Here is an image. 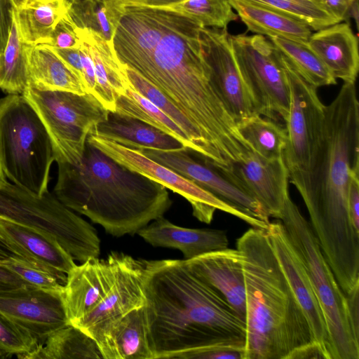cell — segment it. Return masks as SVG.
Wrapping results in <instances>:
<instances>
[{
	"mask_svg": "<svg viewBox=\"0 0 359 359\" xmlns=\"http://www.w3.org/2000/svg\"><path fill=\"white\" fill-rule=\"evenodd\" d=\"M125 69L133 88L174 121L194 145L196 149L195 157L210 165V154L200 134L190 121L152 84L130 68L125 66Z\"/></svg>",
	"mask_w": 359,
	"mask_h": 359,
	"instance_id": "35",
	"label": "cell"
},
{
	"mask_svg": "<svg viewBox=\"0 0 359 359\" xmlns=\"http://www.w3.org/2000/svg\"><path fill=\"white\" fill-rule=\"evenodd\" d=\"M315 1H320V0H315Z\"/></svg>",
	"mask_w": 359,
	"mask_h": 359,
	"instance_id": "56",
	"label": "cell"
},
{
	"mask_svg": "<svg viewBox=\"0 0 359 359\" xmlns=\"http://www.w3.org/2000/svg\"><path fill=\"white\" fill-rule=\"evenodd\" d=\"M266 232L281 270L307 319L314 340L321 344L331 356L323 313L299 254L280 219L270 222Z\"/></svg>",
	"mask_w": 359,
	"mask_h": 359,
	"instance_id": "17",
	"label": "cell"
},
{
	"mask_svg": "<svg viewBox=\"0 0 359 359\" xmlns=\"http://www.w3.org/2000/svg\"><path fill=\"white\" fill-rule=\"evenodd\" d=\"M279 53L290 91L283 158L289 173H292L304 170L309 163L323 122L325 105L318 96V88L307 82Z\"/></svg>",
	"mask_w": 359,
	"mask_h": 359,
	"instance_id": "10",
	"label": "cell"
},
{
	"mask_svg": "<svg viewBox=\"0 0 359 359\" xmlns=\"http://www.w3.org/2000/svg\"><path fill=\"white\" fill-rule=\"evenodd\" d=\"M217 170L258 201L269 217L280 218L290 197L289 172L283 156L268 159L250 149L238 161Z\"/></svg>",
	"mask_w": 359,
	"mask_h": 359,
	"instance_id": "12",
	"label": "cell"
},
{
	"mask_svg": "<svg viewBox=\"0 0 359 359\" xmlns=\"http://www.w3.org/2000/svg\"><path fill=\"white\" fill-rule=\"evenodd\" d=\"M13 255H14L13 252L9 249V248L0 238V260L7 259Z\"/></svg>",
	"mask_w": 359,
	"mask_h": 359,
	"instance_id": "51",
	"label": "cell"
},
{
	"mask_svg": "<svg viewBox=\"0 0 359 359\" xmlns=\"http://www.w3.org/2000/svg\"><path fill=\"white\" fill-rule=\"evenodd\" d=\"M87 140L125 168L142 174L184 197L191 205L193 215L210 224L217 210L231 214L255 228L266 229L268 224L252 213L228 203L172 170L156 163L137 149L89 134Z\"/></svg>",
	"mask_w": 359,
	"mask_h": 359,
	"instance_id": "9",
	"label": "cell"
},
{
	"mask_svg": "<svg viewBox=\"0 0 359 359\" xmlns=\"http://www.w3.org/2000/svg\"><path fill=\"white\" fill-rule=\"evenodd\" d=\"M269 39L310 84L319 88L337 83V79L309 47L307 42L278 36Z\"/></svg>",
	"mask_w": 359,
	"mask_h": 359,
	"instance_id": "33",
	"label": "cell"
},
{
	"mask_svg": "<svg viewBox=\"0 0 359 359\" xmlns=\"http://www.w3.org/2000/svg\"><path fill=\"white\" fill-rule=\"evenodd\" d=\"M0 238L14 255L67 274L74 259L52 236L0 216Z\"/></svg>",
	"mask_w": 359,
	"mask_h": 359,
	"instance_id": "20",
	"label": "cell"
},
{
	"mask_svg": "<svg viewBox=\"0 0 359 359\" xmlns=\"http://www.w3.org/2000/svg\"><path fill=\"white\" fill-rule=\"evenodd\" d=\"M57 163L55 197L113 236L136 234L172 205L163 184L125 168L88 140L79 163Z\"/></svg>",
	"mask_w": 359,
	"mask_h": 359,
	"instance_id": "3",
	"label": "cell"
},
{
	"mask_svg": "<svg viewBox=\"0 0 359 359\" xmlns=\"http://www.w3.org/2000/svg\"><path fill=\"white\" fill-rule=\"evenodd\" d=\"M137 234L154 247L177 249L185 260L228 248L225 231L190 229L159 217L140 229Z\"/></svg>",
	"mask_w": 359,
	"mask_h": 359,
	"instance_id": "22",
	"label": "cell"
},
{
	"mask_svg": "<svg viewBox=\"0 0 359 359\" xmlns=\"http://www.w3.org/2000/svg\"><path fill=\"white\" fill-rule=\"evenodd\" d=\"M238 128L250 149L259 156L268 159L283 156L287 133L279 122L255 114L238 123Z\"/></svg>",
	"mask_w": 359,
	"mask_h": 359,
	"instance_id": "32",
	"label": "cell"
},
{
	"mask_svg": "<svg viewBox=\"0 0 359 359\" xmlns=\"http://www.w3.org/2000/svg\"><path fill=\"white\" fill-rule=\"evenodd\" d=\"M93 339L103 359H154L145 304L107 324Z\"/></svg>",
	"mask_w": 359,
	"mask_h": 359,
	"instance_id": "21",
	"label": "cell"
},
{
	"mask_svg": "<svg viewBox=\"0 0 359 359\" xmlns=\"http://www.w3.org/2000/svg\"><path fill=\"white\" fill-rule=\"evenodd\" d=\"M248 29L266 37L307 42L311 28L304 22L252 0H229Z\"/></svg>",
	"mask_w": 359,
	"mask_h": 359,
	"instance_id": "27",
	"label": "cell"
},
{
	"mask_svg": "<svg viewBox=\"0 0 359 359\" xmlns=\"http://www.w3.org/2000/svg\"><path fill=\"white\" fill-rule=\"evenodd\" d=\"M81 44L79 27L67 13L55 25L47 45L55 48H79Z\"/></svg>",
	"mask_w": 359,
	"mask_h": 359,
	"instance_id": "40",
	"label": "cell"
},
{
	"mask_svg": "<svg viewBox=\"0 0 359 359\" xmlns=\"http://www.w3.org/2000/svg\"><path fill=\"white\" fill-rule=\"evenodd\" d=\"M27 284L18 276L0 266V290L15 288Z\"/></svg>",
	"mask_w": 359,
	"mask_h": 359,
	"instance_id": "48",
	"label": "cell"
},
{
	"mask_svg": "<svg viewBox=\"0 0 359 359\" xmlns=\"http://www.w3.org/2000/svg\"><path fill=\"white\" fill-rule=\"evenodd\" d=\"M52 48V47H51ZM55 53L75 72L81 81L82 64L80 48H55Z\"/></svg>",
	"mask_w": 359,
	"mask_h": 359,
	"instance_id": "47",
	"label": "cell"
},
{
	"mask_svg": "<svg viewBox=\"0 0 359 359\" xmlns=\"http://www.w3.org/2000/svg\"><path fill=\"white\" fill-rule=\"evenodd\" d=\"M173 14L159 8L126 6L112 39L121 63L133 71L142 65L169 27Z\"/></svg>",
	"mask_w": 359,
	"mask_h": 359,
	"instance_id": "16",
	"label": "cell"
},
{
	"mask_svg": "<svg viewBox=\"0 0 359 359\" xmlns=\"http://www.w3.org/2000/svg\"><path fill=\"white\" fill-rule=\"evenodd\" d=\"M14 6L11 0H0V54L9 36L13 19Z\"/></svg>",
	"mask_w": 359,
	"mask_h": 359,
	"instance_id": "43",
	"label": "cell"
},
{
	"mask_svg": "<svg viewBox=\"0 0 359 359\" xmlns=\"http://www.w3.org/2000/svg\"><path fill=\"white\" fill-rule=\"evenodd\" d=\"M7 178L6 177L3 170L1 168V163H0V189L4 187L8 183Z\"/></svg>",
	"mask_w": 359,
	"mask_h": 359,
	"instance_id": "52",
	"label": "cell"
},
{
	"mask_svg": "<svg viewBox=\"0 0 359 359\" xmlns=\"http://www.w3.org/2000/svg\"><path fill=\"white\" fill-rule=\"evenodd\" d=\"M31 359H103L96 341L78 327L68 325L52 334L28 353Z\"/></svg>",
	"mask_w": 359,
	"mask_h": 359,
	"instance_id": "29",
	"label": "cell"
},
{
	"mask_svg": "<svg viewBox=\"0 0 359 359\" xmlns=\"http://www.w3.org/2000/svg\"><path fill=\"white\" fill-rule=\"evenodd\" d=\"M90 133L137 150H170L184 147L159 129L116 111H109L107 118L94 126Z\"/></svg>",
	"mask_w": 359,
	"mask_h": 359,
	"instance_id": "25",
	"label": "cell"
},
{
	"mask_svg": "<svg viewBox=\"0 0 359 359\" xmlns=\"http://www.w3.org/2000/svg\"><path fill=\"white\" fill-rule=\"evenodd\" d=\"M285 359H331V356L321 344L314 340L295 348Z\"/></svg>",
	"mask_w": 359,
	"mask_h": 359,
	"instance_id": "42",
	"label": "cell"
},
{
	"mask_svg": "<svg viewBox=\"0 0 359 359\" xmlns=\"http://www.w3.org/2000/svg\"><path fill=\"white\" fill-rule=\"evenodd\" d=\"M0 313L28 330L39 345L53 332L70 325L62 292L32 285L0 290Z\"/></svg>",
	"mask_w": 359,
	"mask_h": 359,
	"instance_id": "14",
	"label": "cell"
},
{
	"mask_svg": "<svg viewBox=\"0 0 359 359\" xmlns=\"http://www.w3.org/2000/svg\"><path fill=\"white\" fill-rule=\"evenodd\" d=\"M55 154L36 112L22 94L0 99V163L11 183L41 196L48 193Z\"/></svg>",
	"mask_w": 359,
	"mask_h": 359,
	"instance_id": "5",
	"label": "cell"
},
{
	"mask_svg": "<svg viewBox=\"0 0 359 359\" xmlns=\"http://www.w3.org/2000/svg\"><path fill=\"white\" fill-rule=\"evenodd\" d=\"M67 13L64 0H25L14 8L22 41L27 45L47 44L55 25Z\"/></svg>",
	"mask_w": 359,
	"mask_h": 359,
	"instance_id": "28",
	"label": "cell"
},
{
	"mask_svg": "<svg viewBox=\"0 0 359 359\" xmlns=\"http://www.w3.org/2000/svg\"><path fill=\"white\" fill-rule=\"evenodd\" d=\"M159 8L179 13L203 27L226 29L229 23L238 19L229 0H183Z\"/></svg>",
	"mask_w": 359,
	"mask_h": 359,
	"instance_id": "36",
	"label": "cell"
},
{
	"mask_svg": "<svg viewBox=\"0 0 359 359\" xmlns=\"http://www.w3.org/2000/svg\"><path fill=\"white\" fill-rule=\"evenodd\" d=\"M199 39L211 79L237 125L257 114L237 67L226 28L201 27Z\"/></svg>",
	"mask_w": 359,
	"mask_h": 359,
	"instance_id": "13",
	"label": "cell"
},
{
	"mask_svg": "<svg viewBox=\"0 0 359 359\" xmlns=\"http://www.w3.org/2000/svg\"><path fill=\"white\" fill-rule=\"evenodd\" d=\"M1 358H3V356H2L1 355H0V359H1Z\"/></svg>",
	"mask_w": 359,
	"mask_h": 359,
	"instance_id": "55",
	"label": "cell"
},
{
	"mask_svg": "<svg viewBox=\"0 0 359 359\" xmlns=\"http://www.w3.org/2000/svg\"><path fill=\"white\" fill-rule=\"evenodd\" d=\"M309 47L332 76L355 83L359 70L358 43L349 23L338 22L311 34Z\"/></svg>",
	"mask_w": 359,
	"mask_h": 359,
	"instance_id": "23",
	"label": "cell"
},
{
	"mask_svg": "<svg viewBox=\"0 0 359 359\" xmlns=\"http://www.w3.org/2000/svg\"><path fill=\"white\" fill-rule=\"evenodd\" d=\"M26 46L13 17L6 46L0 54V90L4 93L22 94L28 86Z\"/></svg>",
	"mask_w": 359,
	"mask_h": 359,
	"instance_id": "34",
	"label": "cell"
},
{
	"mask_svg": "<svg viewBox=\"0 0 359 359\" xmlns=\"http://www.w3.org/2000/svg\"><path fill=\"white\" fill-rule=\"evenodd\" d=\"M79 34L94 64L96 79L94 97L107 110L115 111L117 99L130 85L125 65L116 57L112 42L88 29L79 27Z\"/></svg>",
	"mask_w": 359,
	"mask_h": 359,
	"instance_id": "24",
	"label": "cell"
},
{
	"mask_svg": "<svg viewBox=\"0 0 359 359\" xmlns=\"http://www.w3.org/2000/svg\"><path fill=\"white\" fill-rule=\"evenodd\" d=\"M115 111L159 129L179 141L196 156L194 145L181 128L156 105L136 91L131 84L125 93L117 99Z\"/></svg>",
	"mask_w": 359,
	"mask_h": 359,
	"instance_id": "30",
	"label": "cell"
},
{
	"mask_svg": "<svg viewBox=\"0 0 359 359\" xmlns=\"http://www.w3.org/2000/svg\"><path fill=\"white\" fill-rule=\"evenodd\" d=\"M125 9L122 0H87L69 7L67 14L78 27L90 29L112 42Z\"/></svg>",
	"mask_w": 359,
	"mask_h": 359,
	"instance_id": "31",
	"label": "cell"
},
{
	"mask_svg": "<svg viewBox=\"0 0 359 359\" xmlns=\"http://www.w3.org/2000/svg\"><path fill=\"white\" fill-rule=\"evenodd\" d=\"M345 295L351 328L355 339L359 341V285Z\"/></svg>",
	"mask_w": 359,
	"mask_h": 359,
	"instance_id": "45",
	"label": "cell"
},
{
	"mask_svg": "<svg viewBox=\"0 0 359 359\" xmlns=\"http://www.w3.org/2000/svg\"><path fill=\"white\" fill-rule=\"evenodd\" d=\"M108 256L114 280L107 294L91 312L72 325L93 338L107 324L145 304L146 260L116 252Z\"/></svg>",
	"mask_w": 359,
	"mask_h": 359,
	"instance_id": "11",
	"label": "cell"
},
{
	"mask_svg": "<svg viewBox=\"0 0 359 359\" xmlns=\"http://www.w3.org/2000/svg\"><path fill=\"white\" fill-rule=\"evenodd\" d=\"M145 309L154 359L245 338V323L184 259L146 260Z\"/></svg>",
	"mask_w": 359,
	"mask_h": 359,
	"instance_id": "2",
	"label": "cell"
},
{
	"mask_svg": "<svg viewBox=\"0 0 359 359\" xmlns=\"http://www.w3.org/2000/svg\"><path fill=\"white\" fill-rule=\"evenodd\" d=\"M185 262L189 269L218 292L245 322V287L241 252L237 248H227Z\"/></svg>",
	"mask_w": 359,
	"mask_h": 359,
	"instance_id": "19",
	"label": "cell"
},
{
	"mask_svg": "<svg viewBox=\"0 0 359 359\" xmlns=\"http://www.w3.org/2000/svg\"><path fill=\"white\" fill-rule=\"evenodd\" d=\"M82 64L81 81L85 87L86 93L94 96L96 90V79L93 61L87 47L82 43L80 47Z\"/></svg>",
	"mask_w": 359,
	"mask_h": 359,
	"instance_id": "41",
	"label": "cell"
},
{
	"mask_svg": "<svg viewBox=\"0 0 359 359\" xmlns=\"http://www.w3.org/2000/svg\"><path fill=\"white\" fill-rule=\"evenodd\" d=\"M22 95L49 135L55 161L79 163L91 130L107 118L109 111L89 93L41 90L28 86Z\"/></svg>",
	"mask_w": 359,
	"mask_h": 359,
	"instance_id": "7",
	"label": "cell"
},
{
	"mask_svg": "<svg viewBox=\"0 0 359 359\" xmlns=\"http://www.w3.org/2000/svg\"><path fill=\"white\" fill-rule=\"evenodd\" d=\"M39 346L28 330L0 313V355L4 358L25 357Z\"/></svg>",
	"mask_w": 359,
	"mask_h": 359,
	"instance_id": "39",
	"label": "cell"
},
{
	"mask_svg": "<svg viewBox=\"0 0 359 359\" xmlns=\"http://www.w3.org/2000/svg\"><path fill=\"white\" fill-rule=\"evenodd\" d=\"M233 55L257 114L285 123L290 111L288 79L280 53L266 36L230 34Z\"/></svg>",
	"mask_w": 359,
	"mask_h": 359,
	"instance_id": "8",
	"label": "cell"
},
{
	"mask_svg": "<svg viewBox=\"0 0 359 359\" xmlns=\"http://www.w3.org/2000/svg\"><path fill=\"white\" fill-rule=\"evenodd\" d=\"M29 84L41 90L86 94L75 72L47 44L26 46Z\"/></svg>",
	"mask_w": 359,
	"mask_h": 359,
	"instance_id": "26",
	"label": "cell"
},
{
	"mask_svg": "<svg viewBox=\"0 0 359 359\" xmlns=\"http://www.w3.org/2000/svg\"><path fill=\"white\" fill-rule=\"evenodd\" d=\"M114 280L112 262L90 258L76 264L67 274L62 292L66 315L74 325L91 312L104 298Z\"/></svg>",
	"mask_w": 359,
	"mask_h": 359,
	"instance_id": "18",
	"label": "cell"
},
{
	"mask_svg": "<svg viewBox=\"0 0 359 359\" xmlns=\"http://www.w3.org/2000/svg\"><path fill=\"white\" fill-rule=\"evenodd\" d=\"M348 17L353 18L357 29L358 27V0H353L348 11Z\"/></svg>",
	"mask_w": 359,
	"mask_h": 359,
	"instance_id": "50",
	"label": "cell"
},
{
	"mask_svg": "<svg viewBox=\"0 0 359 359\" xmlns=\"http://www.w3.org/2000/svg\"><path fill=\"white\" fill-rule=\"evenodd\" d=\"M14 8L19 6L25 0H11Z\"/></svg>",
	"mask_w": 359,
	"mask_h": 359,
	"instance_id": "54",
	"label": "cell"
},
{
	"mask_svg": "<svg viewBox=\"0 0 359 359\" xmlns=\"http://www.w3.org/2000/svg\"><path fill=\"white\" fill-rule=\"evenodd\" d=\"M86 1L87 0H64L67 8H68L71 6L80 4Z\"/></svg>",
	"mask_w": 359,
	"mask_h": 359,
	"instance_id": "53",
	"label": "cell"
},
{
	"mask_svg": "<svg viewBox=\"0 0 359 359\" xmlns=\"http://www.w3.org/2000/svg\"><path fill=\"white\" fill-rule=\"evenodd\" d=\"M183 0H122L126 6H137L151 8H164Z\"/></svg>",
	"mask_w": 359,
	"mask_h": 359,
	"instance_id": "49",
	"label": "cell"
},
{
	"mask_svg": "<svg viewBox=\"0 0 359 359\" xmlns=\"http://www.w3.org/2000/svg\"><path fill=\"white\" fill-rule=\"evenodd\" d=\"M353 0H320L323 8L339 22L347 20Z\"/></svg>",
	"mask_w": 359,
	"mask_h": 359,
	"instance_id": "46",
	"label": "cell"
},
{
	"mask_svg": "<svg viewBox=\"0 0 359 359\" xmlns=\"http://www.w3.org/2000/svg\"><path fill=\"white\" fill-rule=\"evenodd\" d=\"M245 287L244 359H285L314 341L276 259L266 229L252 227L236 242Z\"/></svg>",
	"mask_w": 359,
	"mask_h": 359,
	"instance_id": "4",
	"label": "cell"
},
{
	"mask_svg": "<svg viewBox=\"0 0 359 359\" xmlns=\"http://www.w3.org/2000/svg\"><path fill=\"white\" fill-rule=\"evenodd\" d=\"M348 212L354 229L359 232V176L351 179L348 195Z\"/></svg>",
	"mask_w": 359,
	"mask_h": 359,
	"instance_id": "44",
	"label": "cell"
},
{
	"mask_svg": "<svg viewBox=\"0 0 359 359\" xmlns=\"http://www.w3.org/2000/svg\"><path fill=\"white\" fill-rule=\"evenodd\" d=\"M0 266L27 284L44 290L62 292L67 275L17 255L0 260Z\"/></svg>",
	"mask_w": 359,
	"mask_h": 359,
	"instance_id": "37",
	"label": "cell"
},
{
	"mask_svg": "<svg viewBox=\"0 0 359 359\" xmlns=\"http://www.w3.org/2000/svg\"><path fill=\"white\" fill-rule=\"evenodd\" d=\"M278 219L306 268L321 307L332 359H359V341L351 328L346 295L321 250L310 222L290 197L286 200Z\"/></svg>",
	"mask_w": 359,
	"mask_h": 359,
	"instance_id": "6",
	"label": "cell"
},
{
	"mask_svg": "<svg viewBox=\"0 0 359 359\" xmlns=\"http://www.w3.org/2000/svg\"><path fill=\"white\" fill-rule=\"evenodd\" d=\"M151 160L193 182L221 200L245 210L269 224V215L255 198L240 189L217 169L196 158L183 147L170 150H139Z\"/></svg>",
	"mask_w": 359,
	"mask_h": 359,
	"instance_id": "15",
	"label": "cell"
},
{
	"mask_svg": "<svg viewBox=\"0 0 359 359\" xmlns=\"http://www.w3.org/2000/svg\"><path fill=\"white\" fill-rule=\"evenodd\" d=\"M306 23L311 29L319 30L339 22L320 1L315 0H252Z\"/></svg>",
	"mask_w": 359,
	"mask_h": 359,
	"instance_id": "38",
	"label": "cell"
},
{
	"mask_svg": "<svg viewBox=\"0 0 359 359\" xmlns=\"http://www.w3.org/2000/svg\"><path fill=\"white\" fill-rule=\"evenodd\" d=\"M359 176V102L355 83H344L325 105L306 167L289 173L302 198L311 228L344 293L359 283V232L351 222V179Z\"/></svg>",
	"mask_w": 359,
	"mask_h": 359,
	"instance_id": "1",
	"label": "cell"
}]
</instances>
